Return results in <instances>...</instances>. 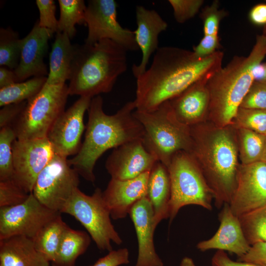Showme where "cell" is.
I'll return each instance as SVG.
<instances>
[{
    "label": "cell",
    "instance_id": "obj_1",
    "mask_svg": "<svg viewBox=\"0 0 266 266\" xmlns=\"http://www.w3.org/2000/svg\"><path fill=\"white\" fill-rule=\"evenodd\" d=\"M223 57L220 51L200 58L185 49L159 47L149 67L136 78V110H154L195 82L213 74L222 67Z\"/></svg>",
    "mask_w": 266,
    "mask_h": 266
},
{
    "label": "cell",
    "instance_id": "obj_2",
    "mask_svg": "<svg viewBox=\"0 0 266 266\" xmlns=\"http://www.w3.org/2000/svg\"><path fill=\"white\" fill-rule=\"evenodd\" d=\"M135 102H127L115 114L107 115L99 95L91 99L85 138L78 152L68 160L69 165L86 180L94 182V169L98 159L107 150L142 139L143 128L133 115Z\"/></svg>",
    "mask_w": 266,
    "mask_h": 266
},
{
    "label": "cell",
    "instance_id": "obj_3",
    "mask_svg": "<svg viewBox=\"0 0 266 266\" xmlns=\"http://www.w3.org/2000/svg\"><path fill=\"white\" fill-rule=\"evenodd\" d=\"M192 140L189 153L212 192L214 205L221 208L229 204L234 193L239 166L238 143L228 128L201 123L190 127Z\"/></svg>",
    "mask_w": 266,
    "mask_h": 266
},
{
    "label": "cell",
    "instance_id": "obj_4",
    "mask_svg": "<svg viewBox=\"0 0 266 266\" xmlns=\"http://www.w3.org/2000/svg\"><path fill=\"white\" fill-rule=\"evenodd\" d=\"M74 45L69 95L93 98L107 93L127 69V50L110 39Z\"/></svg>",
    "mask_w": 266,
    "mask_h": 266
},
{
    "label": "cell",
    "instance_id": "obj_5",
    "mask_svg": "<svg viewBox=\"0 0 266 266\" xmlns=\"http://www.w3.org/2000/svg\"><path fill=\"white\" fill-rule=\"evenodd\" d=\"M266 56V39L258 35L247 57L234 56L209 78L208 116L220 127L232 125L243 99L255 81L254 71Z\"/></svg>",
    "mask_w": 266,
    "mask_h": 266
},
{
    "label": "cell",
    "instance_id": "obj_6",
    "mask_svg": "<svg viewBox=\"0 0 266 266\" xmlns=\"http://www.w3.org/2000/svg\"><path fill=\"white\" fill-rule=\"evenodd\" d=\"M133 115L143 127L144 145L166 166L177 153L190 152L192 144L190 127L178 120L168 100L151 111L135 109Z\"/></svg>",
    "mask_w": 266,
    "mask_h": 266
},
{
    "label": "cell",
    "instance_id": "obj_7",
    "mask_svg": "<svg viewBox=\"0 0 266 266\" xmlns=\"http://www.w3.org/2000/svg\"><path fill=\"white\" fill-rule=\"evenodd\" d=\"M166 167L171 185L168 211L170 224L179 210L186 205H197L208 210L212 209V192L189 153L184 151L177 153Z\"/></svg>",
    "mask_w": 266,
    "mask_h": 266
},
{
    "label": "cell",
    "instance_id": "obj_8",
    "mask_svg": "<svg viewBox=\"0 0 266 266\" xmlns=\"http://www.w3.org/2000/svg\"><path fill=\"white\" fill-rule=\"evenodd\" d=\"M69 96L66 83L48 84L27 101L24 110L12 126L16 139L46 137L51 128L65 111Z\"/></svg>",
    "mask_w": 266,
    "mask_h": 266
},
{
    "label": "cell",
    "instance_id": "obj_9",
    "mask_svg": "<svg viewBox=\"0 0 266 266\" xmlns=\"http://www.w3.org/2000/svg\"><path fill=\"white\" fill-rule=\"evenodd\" d=\"M62 213L74 217L87 230L100 250H113L112 241L122 243L110 220V213L103 198V192L96 188L91 196L76 189Z\"/></svg>",
    "mask_w": 266,
    "mask_h": 266
},
{
    "label": "cell",
    "instance_id": "obj_10",
    "mask_svg": "<svg viewBox=\"0 0 266 266\" xmlns=\"http://www.w3.org/2000/svg\"><path fill=\"white\" fill-rule=\"evenodd\" d=\"M79 175L67 158L55 154L38 175L32 193L43 205L61 213L78 188Z\"/></svg>",
    "mask_w": 266,
    "mask_h": 266
},
{
    "label": "cell",
    "instance_id": "obj_11",
    "mask_svg": "<svg viewBox=\"0 0 266 266\" xmlns=\"http://www.w3.org/2000/svg\"><path fill=\"white\" fill-rule=\"evenodd\" d=\"M117 4L114 0L88 1L85 13L88 27L85 43L93 44L102 39H110L128 51H136L134 32L122 27L117 20Z\"/></svg>",
    "mask_w": 266,
    "mask_h": 266
},
{
    "label": "cell",
    "instance_id": "obj_12",
    "mask_svg": "<svg viewBox=\"0 0 266 266\" xmlns=\"http://www.w3.org/2000/svg\"><path fill=\"white\" fill-rule=\"evenodd\" d=\"M60 214L41 203L31 193L21 203L0 207V239L14 235L33 239L47 223Z\"/></svg>",
    "mask_w": 266,
    "mask_h": 266
},
{
    "label": "cell",
    "instance_id": "obj_13",
    "mask_svg": "<svg viewBox=\"0 0 266 266\" xmlns=\"http://www.w3.org/2000/svg\"><path fill=\"white\" fill-rule=\"evenodd\" d=\"M12 179L27 193H32L36 178L55 155L47 137L16 139L12 145Z\"/></svg>",
    "mask_w": 266,
    "mask_h": 266
},
{
    "label": "cell",
    "instance_id": "obj_14",
    "mask_svg": "<svg viewBox=\"0 0 266 266\" xmlns=\"http://www.w3.org/2000/svg\"><path fill=\"white\" fill-rule=\"evenodd\" d=\"M91 98L80 97L55 122L47 137L56 154L67 158L80 150L81 137L85 128L84 116Z\"/></svg>",
    "mask_w": 266,
    "mask_h": 266
},
{
    "label": "cell",
    "instance_id": "obj_15",
    "mask_svg": "<svg viewBox=\"0 0 266 266\" xmlns=\"http://www.w3.org/2000/svg\"><path fill=\"white\" fill-rule=\"evenodd\" d=\"M266 205V164L260 161L239 166L236 187L229 203L239 217Z\"/></svg>",
    "mask_w": 266,
    "mask_h": 266
},
{
    "label": "cell",
    "instance_id": "obj_16",
    "mask_svg": "<svg viewBox=\"0 0 266 266\" xmlns=\"http://www.w3.org/2000/svg\"><path fill=\"white\" fill-rule=\"evenodd\" d=\"M158 161L139 139L113 149L105 166L111 178L124 180L150 171Z\"/></svg>",
    "mask_w": 266,
    "mask_h": 266
},
{
    "label": "cell",
    "instance_id": "obj_17",
    "mask_svg": "<svg viewBox=\"0 0 266 266\" xmlns=\"http://www.w3.org/2000/svg\"><path fill=\"white\" fill-rule=\"evenodd\" d=\"M54 33L40 27L37 21L30 32L22 39L19 64L14 70L17 82L28 78L47 77L48 72L44 58L48 47V40Z\"/></svg>",
    "mask_w": 266,
    "mask_h": 266
},
{
    "label": "cell",
    "instance_id": "obj_18",
    "mask_svg": "<svg viewBox=\"0 0 266 266\" xmlns=\"http://www.w3.org/2000/svg\"><path fill=\"white\" fill-rule=\"evenodd\" d=\"M219 227L210 238L199 242L197 248L201 252L216 249L234 253L238 257L250 248L243 231L239 217L232 212L229 204H225L218 214Z\"/></svg>",
    "mask_w": 266,
    "mask_h": 266
},
{
    "label": "cell",
    "instance_id": "obj_19",
    "mask_svg": "<svg viewBox=\"0 0 266 266\" xmlns=\"http://www.w3.org/2000/svg\"><path fill=\"white\" fill-rule=\"evenodd\" d=\"M150 171L132 179H111L103 192V198L112 219L126 217L138 201L147 196Z\"/></svg>",
    "mask_w": 266,
    "mask_h": 266
},
{
    "label": "cell",
    "instance_id": "obj_20",
    "mask_svg": "<svg viewBox=\"0 0 266 266\" xmlns=\"http://www.w3.org/2000/svg\"><path fill=\"white\" fill-rule=\"evenodd\" d=\"M135 15L137 28L133 32L136 44L142 53L140 64L132 66L133 74L136 78L147 69L152 55L159 48V35L166 30L167 24L156 10L141 5L136 6Z\"/></svg>",
    "mask_w": 266,
    "mask_h": 266
},
{
    "label": "cell",
    "instance_id": "obj_21",
    "mask_svg": "<svg viewBox=\"0 0 266 266\" xmlns=\"http://www.w3.org/2000/svg\"><path fill=\"white\" fill-rule=\"evenodd\" d=\"M133 223L138 244V254L135 266H163L156 252L153 234L156 229L154 210L147 196L138 201L129 213Z\"/></svg>",
    "mask_w": 266,
    "mask_h": 266
},
{
    "label": "cell",
    "instance_id": "obj_22",
    "mask_svg": "<svg viewBox=\"0 0 266 266\" xmlns=\"http://www.w3.org/2000/svg\"><path fill=\"white\" fill-rule=\"evenodd\" d=\"M212 75L200 79L168 100L182 123L190 127L201 123L208 114L210 98L207 82Z\"/></svg>",
    "mask_w": 266,
    "mask_h": 266
},
{
    "label": "cell",
    "instance_id": "obj_23",
    "mask_svg": "<svg viewBox=\"0 0 266 266\" xmlns=\"http://www.w3.org/2000/svg\"><path fill=\"white\" fill-rule=\"evenodd\" d=\"M32 239L14 235L0 239V266H49Z\"/></svg>",
    "mask_w": 266,
    "mask_h": 266
},
{
    "label": "cell",
    "instance_id": "obj_24",
    "mask_svg": "<svg viewBox=\"0 0 266 266\" xmlns=\"http://www.w3.org/2000/svg\"><path fill=\"white\" fill-rule=\"evenodd\" d=\"M171 185L167 167L158 161L150 171L147 184V197L154 210L156 228L163 219L169 218Z\"/></svg>",
    "mask_w": 266,
    "mask_h": 266
},
{
    "label": "cell",
    "instance_id": "obj_25",
    "mask_svg": "<svg viewBox=\"0 0 266 266\" xmlns=\"http://www.w3.org/2000/svg\"><path fill=\"white\" fill-rule=\"evenodd\" d=\"M49 55V71L46 83H66L69 79L74 54V45L65 33L57 32Z\"/></svg>",
    "mask_w": 266,
    "mask_h": 266
},
{
    "label": "cell",
    "instance_id": "obj_26",
    "mask_svg": "<svg viewBox=\"0 0 266 266\" xmlns=\"http://www.w3.org/2000/svg\"><path fill=\"white\" fill-rule=\"evenodd\" d=\"M86 232L68 227L61 242L52 266H74L77 258L89 247L91 237Z\"/></svg>",
    "mask_w": 266,
    "mask_h": 266
},
{
    "label": "cell",
    "instance_id": "obj_27",
    "mask_svg": "<svg viewBox=\"0 0 266 266\" xmlns=\"http://www.w3.org/2000/svg\"><path fill=\"white\" fill-rule=\"evenodd\" d=\"M68 227L60 214L47 223L33 239L35 249L49 262L55 259Z\"/></svg>",
    "mask_w": 266,
    "mask_h": 266
},
{
    "label": "cell",
    "instance_id": "obj_28",
    "mask_svg": "<svg viewBox=\"0 0 266 266\" xmlns=\"http://www.w3.org/2000/svg\"><path fill=\"white\" fill-rule=\"evenodd\" d=\"M47 77H34L0 89V106L28 101L36 96L46 82Z\"/></svg>",
    "mask_w": 266,
    "mask_h": 266
},
{
    "label": "cell",
    "instance_id": "obj_29",
    "mask_svg": "<svg viewBox=\"0 0 266 266\" xmlns=\"http://www.w3.org/2000/svg\"><path fill=\"white\" fill-rule=\"evenodd\" d=\"M60 17L58 32L66 33L72 39L76 34L75 25H85L87 6L83 0H59Z\"/></svg>",
    "mask_w": 266,
    "mask_h": 266
},
{
    "label": "cell",
    "instance_id": "obj_30",
    "mask_svg": "<svg viewBox=\"0 0 266 266\" xmlns=\"http://www.w3.org/2000/svg\"><path fill=\"white\" fill-rule=\"evenodd\" d=\"M237 134L241 164L248 165L261 161L265 135L243 128L237 129Z\"/></svg>",
    "mask_w": 266,
    "mask_h": 266
},
{
    "label": "cell",
    "instance_id": "obj_31",
    "mask_svg": "<svg viewBox=\"0 0 266 266\" xmlns=\"http://www.w3.org/2000/svg\"><path fill=\"white\" fill-rule=\"evenodd\" d=\"M11 27L0 29V66L15 70L20 57L22 39Z\"/></svg>",
    "mask_w": 266,
    "mask_h": 266
},
{
    "label": "cell",
    "instance_id": "obj_32",
    "mask_svg": "<svg viewBox=\"0 0 266 266\" xmlns=\"http://www.w3.org/2000/svg\"><path fill=\"white\" fill-rule=\"evenodd\" d=\"M244 235L252 245L266 242V205L239 217Z\"/></svg>",
    "mask_w": 266,
    "mask_h": 266
},
{
    "label": "cell",
    "instance_id": "obj_33",
    "mask_svg": "<svg viewBox=\"0 0 266 266\" xmlns=\"http://www.w3.org/2000/svg\"><path fill=\"white\" fill-rule=\"evenodd\" d=\"M16 139V134L12 127L0 128V181L11 179L13 177L12 145Z\"/></svg>",
    "mask_w": 266,
    "mask_h": 266
},
{
    "label": "cell",
    "instance_id": "obj_34",
    "mask_svg": "<svg viewBox=\"0 0 266 266\" xmlns=\"http://www.w3.org/2000/svg\"><path fill=\"white\" fill-rule=\"evenodd\" d=\"M232 125L266 135V110L239 107Z\"/></svg>",
    "mask_w": 266,
    "mask_h": 266
},
{
    "label": "cell",
    "instance_id": "obj_35",
    "mask_svg": "<svg viewBox=\"0 0 266 266\" xmlns=\"http://www.w3.org/2000/svg\"><path fill=\"white\" fill-rule=\"evenodd\" d=\"M29 194L12 178L0 181V207L21 203L26 200Z\"/></svg>",
    "mask_w": 266,
    "mask_h": 266
},
{
    "label": "cell",
    "instance_id": "obj_36",
    "mask_svg": "<svg viewBox=\"0 0 266 266\" xmlns=\"http://www.w3.org/2000/svg\"><path fill=\"white\" fill-rule=\"evenodd\" d=\"M227 14L225 10L219 8L218 0L205 7L200 15L203 24L204 35H218L220 22Z\"/></svg>",
    "mask_w": 266,
    "mask_h": 266
},
{
    "label": "cell",
    "instance_id": "obj_37",
    "mask_svg": "<svg viewBox=\"0 0 266 266\" xmlns=\"http://www.w3.org/2000/svg\"><path fill=\"white\" fill-rule=\"evenodd\" d=\"M175 20L183 23L193 18L203 5V0H169Z\"/></svg>",
    "mask_w": 266,
    "mask_h": 266
},
{
    "label": "cell",
    "instance_id": "obj_38",
    "mask_svg": "<svg viewBox=\"0 0 266 266\" xmlns=\"http://www.w3.org/2000/svg\"><path fill=\"white\" fill-rule=\"evenodd\" d=\"M240 107L266 110V84L254 81Z\"/></svg>",
    "mask_w": 266,
    "mask_h": 266
},
{
    "label": "cell",
    "instance_id": "obj_39",
    "mask_svg": "<svg viewBox=\"0 0 266 266\" xmlns=\"http://www.w3.org/2000/svg\"><path fill=\"white\" fill-rule=\"evenodd\" d=\"M39 12L38 23L40 27L49 29L54 33L58 32V20L55 16L56 6L53 0H36Z\"/></svg>",
    "mask_w": 266,
    "mask_h": 266
},
{
    "label": "cell",
    "instance_id": "obj_40",
    "mask_svg": "<svg viewBox=\"0 0 266 266\" xmlns=\"http://www.w3.org/2000/svg\"><path fill=\"white\" fill-rule=\"evenodd\" d=\"M27 103V101L9 104L0 110V128L12 127L19 118Z\"/></svg>",
    "mask_w": 266,
    "mask_h": 266
},
{
    "label": "cell",
    "instance_id": "obj_41",
    "mask_svg": "<svg viewBox=\"0 0 266 266\" xmlns=\"http://www.w3.org/2000/svg\"><path fill=\"white\" fill-rule=\"evenodd\" d=\"M129 263V251L124 248L109 252L107 255L99 259L90 266H119Z\"/></svg>",
    "mask_w": 266,
    "mask_h": 266
},
{
    "label": "cell",
    "instance_id": "obj_42",
    "mask_svg": "<svg viewBox=\"0 0 266 266\" xmlns=\"http://www.w3.org/2000/svg\"><path fill=\"white\" fill-rule=\"evenodd\" d=\"M220 46L218 35H204L193 52L198 57L204 58L215 53Z\"/></svg>",
    "mask_w": 266,
    "mask_h": 266
},
{
    "label": "cell",
    "instance_id": "obj_43",
    "mask_svg": "<svg viewBox=\"0 0 266 266\" xmlns=\"http://www.w3.org/2000/svg\"><path fill=\"white\" fill-rule=\"evenodd\" d=\"M237 261L266 265V242H259L252 245L249 251Z\"/></svg>",
    "mask_w": 266,
    "mask_h": 266
},
{
    "label": "cell",
    "instance_id": "obj_44",
    "mask_svg": "<svg viewBox=\"0 0 266 266\" xmlns=\"http://www.w3.org/2000/svg\"><path fill=\"white\" fill-rule=\"evenodd\" d=\"M211 266H266L253 263L233 261L223 251L217 250L213 256Z\"/></svg>",
    "mask_w": 266,
    "mask_h": 266
},
{
    "label": "cell",
    "instance_id": "obj_45",
    "mask_svg": "<svg viewBox=\"0 0 266 266\" xmlns=\"http://www.w3.org/2000/svg\"><path fill=\"white\" fill-rule=\"evenodd\" d=\"M252 23L257 25H266V3L255 5L251 9L249 14Z\"/></svg>",
    "mask_w": 266,
    "mask_h": 266
},
{
    "label": "cell",
    "instance_id": "obj_46",
    "mask_svg": "<svg viewBox=\"0 0 266 266\" xmlns=\"http://www.w3.org/2000/svg\"><path fill=\"white\" fill-rule=\"evenodd\" d=\"M17 82L14 70L5 66L0 67V89Z\"/></svg>",
    "mask_w": 266,
    "mask_h": 266
},
{
    "label": "cell",
    "instance_id": "obj_47",
    "mask_svg": "<svg viewBox=\"0 0 266 266\" xmlns=\"http://www.w3.org/2000/svg\"><path fill=\"white\" fill-rule=\"evenodd\" d=\"M255 81L266 84V63H261L254 69Z\"/></svg>",
    "mask_w": 266,
    "mask_h": 266
},
{
    "label": "cell",
    "instance_id": "obj_48",
    "mask_svg": "<svg viewBox=\"0 0 266 266\" xmlns=\"http://www.w3.org/2000/svg\"><path fill=\"white\" fill-rule=\"evenodd\" d=\"M180 266H195V265L191 258L186 257L182 260Z\"/></svg>",
    "mask_w": 266,
    "mask_h": 266
},
{
    "label": "cell",
    "instance_id": "obj_49",
    "mask_svg": "<svg viewBox=\"0 0 266 266\" xmlns=\"http://www.w3.org/2000/svg\"><path fill=\"white\" fill-rule=\"evenodd\" d=\"M261 162L266 164V135H265V144H264V151H263V154Z\"/></svg>",
    "mask_w": 266,
    "mask_h": 266
},
{
    "label": "cell",
    "instance_id": "obj_50",
    "mask_svg": "<svg viewBox=\"0 0 266 266\" xmlns=\"http://www.w3.org/2000/svg\"><path fill=\"white\" fill-rule=\"evenodd\" d=\"M262 35L265 37L266 39V25L264 26L263 32Z\"/></svg>",
    "mask_w": 266,
    "mask_h": 266
}]
</instances>
